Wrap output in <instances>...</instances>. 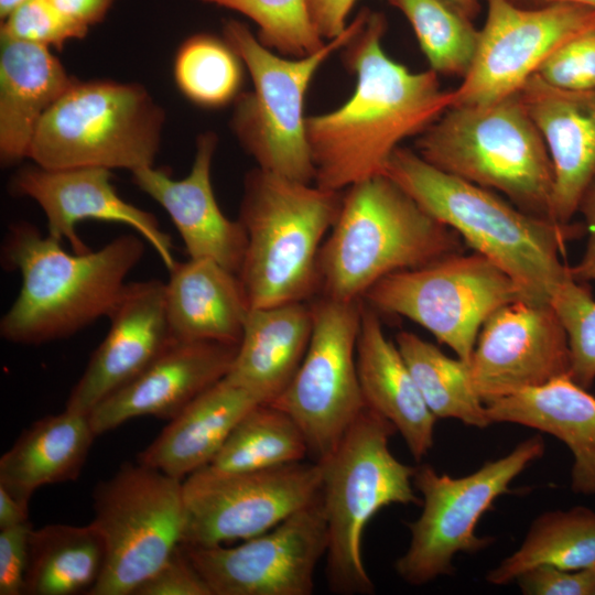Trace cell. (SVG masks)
Segmentation results:
<instances>
[{
    "mask_svg": "<svg viewBox=\"0 0 595 595\" xmlns=\"http://www.w3.org/2000/svg\"><path fill=\"white\" fill-rule=\"evenodd\" d=\"M383 13L368 11L361 29L344 48L345 66L355 75L351 96L338 108L306 117V139L314 184L343 192L383 174L400 143L421 134L453 101L439 75L412 72L382 47Z\"/></svg>",
    "mask_w": 595,
    "mask_h": 595,
    "instance_id": "6da1fadb",
    "label": "cell"
},
{
    "mask_svg": "<svg viewBox=\"0 0 595 595\" xmlns=\"http://www.w3.org/2000/svg\"><path fill=\"white\" fill-rule=\"evenodd\" d=\"M383 174L506 272L523 300L550 304L554 290L571 275L561 255L567 241L585 234L584 225L526 213L491 190L434 167L407 148L394 150Z\"/></svg>",
    "mask_w": 595,
    "mask_h": 595,
    "instance_id": "7a4b0ae2",
    "label": "cell"
},
{
    "mask_svg": "<svg viewBox=\"0 0 595 595\" xmlns=\"http://www.w3.org/2000/svg\"><path fill=\"white\" fill-rule=\"evenodd\" d=\"M143 253L144 242L133 234L118 236L96 251L69 253L61 240L42 235L34 225L13 224L1 261L20 273L21 288L1 318V336L14 344L40 345L108 317Z\"/></svg>",
    "mask_w": 595,
    "mask_h": 595,
    "instance_id": "3957f363",
    "label": "cell"
},
{
    "mask_svg": "<svg viewBox=\"0 0 595 595\" xmlns=\"http://www.w3.org/2000/svg\"><path fill=\"white\" fill-rule=\"evenodd\" d=\"M458 235L385 174L343 192L338 217L317 258L320 293L363 300L382 278L458 252Z\"/></svg>",
    "mask_w": 595,
    "mask_h": 595,
    "instance_id": "277c9868",
    "label": "cell"
},
{
    "mask_svg": "<svg viewBox=\"0 0 595 595\" xmlns=\"http://www.w3.org/2000/svg\"><path fill=\"white\" fill-rule=\"evenodd\" d=\"M343 192L260 167L244 181L239 210L247 247L238 277L250 309L305 302L320 292L317 258Z\"/></svg>",
    "mask_w": 595,
    "mask_h": 595,
    "instance_id": "5b68a950",
    "label": "cell"
},
{
    "mask_svg": "<svg viewBox=\"0 0 595 595\" xmlns=\"http://www.w3.org/2000/svg\"><path fill=\"white\" fill-rule=\"evenodd\" d=\"M415 152L445 173L502 193L526 213L552 219V162L518 93L487 105L451 106L418 136Z\"/></svg>",
    "mask_w": 595,
    "mask_h": 595,
    "instance_id": "8992f818",
    "label": "cell"
},
{
    "mask_svg": "<svg viewBox=\"0 0 595 595\" xmlns=\"http://www.w3.org/2000/svg\"><path fill=\"white\" fill-rule=\"evenodd\" d=\"M394 432L388 420L366 407L333 452L318 462L328 533L326 575L333 593H374L361 553L367 523L386 506L420 501L413 484L416 467L390 451Z\"/></svg>",
    "mask_w": 595,
    "mask_h": 595,
    "instance_id": "52a82bcc",
    "label": "cell"
},
{
    "mask_svg": "<svg viewBox=\"0 0 595 595\" xmlns=\"http://www.w3.org/2000/svg\"><path fill=\"white\" fill-rule=\"evenodd\" d=\"M364 8L338 36L303 57H286L266 47L249 26L224 21L223 37L249 73L253 88L234 101L230 127L258 167L303 183H314V165L306 139L305 96L322 64L364 25Z\"/></svg>",
    "mask_w": 595,
    "mask_h": 595,
    "instance_id": "ba28073f",
    "label": "cell"
},
{
    "mask_svg": "<svg viewBox=\"0 0 595 595\" xmlns=\"http://www.w3.org/2000/svg\"><path fill=\"white\" fill-rule=\"evenodd\" d=\"M165 121L139 84L76 82L40 121L29 155L46 169L153 166Z\"/></svg>",
    "mask_w": 595,
    "mask_h": 595,
    "instance_id": "9c48e42d",
    "label": "cell"
},
{
    "mask_svg": "<svg viewBox=\"0 0 595 595\" xmlns=\"http://www.w3.org/2000/svg\"><path fill=\"white\" fill-rule=\"evenodd\" d=\"M94 526L105 544L102 572L88 595H133L181 545L182 479L127 463L93 495Z\"/></svg>",
    "mask_w": 595,
    "mask_h": 595,
    "instance_id": "30bf717a",
    "label": "cell"
},
{
    "mask_svg": "<svg viewBox=\"0 0 595 595\" xmlns=\"http://www.w3.org/2000/svg\"><path fill=\"white\" fill-rule=\"evenodd\" d=\"M544 450L543 437L536 434L506 456L456 478L430 465L418 466L413 484L422 494V512L408 522L410 543L394 563L397 574L408 584L423 585L451 574L456 553H476L491 544V537L475 532L479 519L499 496L512 493L511 482Z\"/></svg>",
    "mask_w": 595,
    "mask_h": 595,
    "instance_id": "8fae6325",
    "label": "cell"
},
{
    "mask_svg": "<svg viewBox=\"0 0 595 595\" xmlns=\"http://www.w3.org/2000/svg\"><path fill=\"white\" fill-rule=\"evenodd\" d=\"M363 300L377 312L413 321L469 364L486 320L523 299L513 280L484 256L452 252L382 278Z\"/></svg>",
    "mask_w": 595,
    "mask_h": 595,
    "instance_id": "7c38bea8",
    "label": "cell"
},
{
    "mask_svg": "<svg viewBox=\"0 0 595 595\" xmlns=\"http://www.w3.org/2000/svg\"><path fill=\"white\" fill-rule=\"evenodd\" d=\"M311 305L313 328L304 358L286 388L269 403L294 419L309 456L321 462L366 408L356 364L363 300L321 295Z\"/></svg>",
    "mask_w": 595,
    "mask_h": 595,
    "instance_id": "4fadbf2b",
    "label": "cell"
},
{
    "mask_svg": "<svg viewBox=\"0 0 595 595\" xmlns=\"http://www.w3.org/2000/svg\"><path fill=\"white\" fill-rule=\"evenodd\" d=\"M182 545L208 548L261 534L314 500L322 488L318 462L251 472L202 467L182 480Z\"/></svg>",
    "mask_w": 595,
    "mask_h": 595,
    "instance_id": "5bb4252c",
    "label": "cell"
},
{
    "mask_svg": "<svg viewBox=\"0 0 595 595\" xmlns=\"http://www.w3.org/2000/svg\"><path fill=\"white\" fill-rule=\"evenodd\" d=\"M477 48L451 106L487 105L518 93L542 64L573 37L595 29V8L555 3L526 9L486 0Z\"/></svg>",
    "mask_w": 595,
    "mask_h": 595,
    "instance_id": "9a60e30c",
    "label": "cell"
},
{
    "mask_svg": "<svg viewBox=\"0 0 595 595\" xmlns=\"http://www.w3.org/2000/svg\"><path fill=\"white\" fill-rule=\"evenodd\" d=\"M327 545L320 493L272 529L239 545L182 547L213 595H310Z\"/></svg>",
    "mask_w": 595,
    "mask_h": 595,
    "instance_id": "2e32d148",
    "label": "cell"
},
{
    "mask_svg": "<svg viewBox=\"0 0 595 595\" xmlns=\"http://www.w3.org/2000/svg\"><path fill=\"white\" fill-rule=\"evenodd\" d=\"M567 336L551 304L517 300L483 324L469 361L475 392L487 404L566 375Z\"/></svg>",
    "mask_w": 595,
    "mask_h": 595,
    "instance_id": "e0dca14e",
    "label": "cell"
},
{
    "mask_svg": "<svg viewBox=\"0 0 595 595\" xmlns=\"http://www.w3.org/2000/svg\"><path fill=\"white\" fill-rule=\"evenodd\" d=\"M10 187L13 194L37 203L46 217L47 234L66 240L73 252L90 250L76 226L93 219L128 225L152 246L167 270L176 262L170 235L161 229L153 214L119 196L108 169H46L33 164L20 169Z\"/></svg>",
    "mask_w": 595,
    "mask_h": 595,
    "instance_id": "ac0fdd59",
    "label": "cell"
},
{
    "mask_svg": "<svg viewBox=\"0 0 595 595\" xmlns=\"http://www.w3.org/2000/svg\"><path fill=\"white\" fill-rule=\"evenodd\" d=\"M109 331L74 386L65 409L89 414L143 371L174 340L166 316L165 283H128L108 316Z\"/></svg>",
    "mask_w": 595,
    "mask_h": 595,
    "instance_id": "d6986e66",
    "label": "cell"
},
{
    "mask_svg": "<svg viewBox=\"0 0 595 595\" xmlns=\"http://www.w3.org/2000/svg\"><path fill=\"white\" fill-rule=\"evenodd\" d=\"M238 345L173 342L143 371L88 414L96 436L139 416L172 420L227 376Z\"/></svg>",
    "mask_w": 595,
    "mask_h": 595,
    "instance_id": "ffe728a7",
    "label": "cell"
},
{
    "mask_svg": "<svg viewBox=\"0 0 595 595\" xmlns=\"http://www.w3.org/2000/svg\"><path fill=\"white\" fill-rule=\"evenodd\" d=\"M217 141L212 131L197 137L191 171L183 178L153 165L132 172V180L169 214L190 258L212 259L238 274L247 236L239 219L224 215L214 195L210 170Z\"/></svg>",
    "mask_w": 595,
    "mask_h": 595,
    "instance_id": "44dd1931",
    "label": "cell"
},
{
    "mask_svg": "<svg viewBox=\"0 0 595 595\" xmlns=\"http://www.w3.org/2000/svg\"><path fill=\"white\" fill-rule=\"evenodd\" d=\"M518 95L552 162L551 217L567 224L595 177V90L558 88L534 74Z\"/></svg>",
    "mask_w": 595,
    "mask_h": 595,
    "instance_id": "7402d4cb",
    "label": "cell"
},
{
    "mask_svg": "<svg viewBox=\"0 0 595 595\" xmlns=\"http://www.w3.org/2000/svg\"><path fill=\"white\" fill-rule=\"evenodd\" d=\"M358 380L365 405L388 420L400 433L415 461L433 447L436 418L425 404L396 342L363 300L356 346Z\"/></svg>",
    "mask_w": 595,
    "mask_h": 595,
    "instance_id": "603a6c76",
    "label": "cell"
},
{
    "mask_svg": "<svg viewBox=\"0 0 595 595\" xmlns=\"http://www.w3.org/2000/svg\"><path fill=\"white\" fill-rule=\"evenodd\" d=\"M486 405L491 423H515L548 433L573 456L571 489L595 495V397L569 375Z\"/></svg>",
    "mask_w": 595,
    "mask_h": 595,
    "instance_id": "cb8c5ba5",
    "label": "cell"
},
{
    "mask_svg": "<svg viewBox=\"0 0 595 595\" xmlns=\"http://www.w3.org/2000/svg\"><path fill=\"white\" fill-rule=\"evenodd\" d=\"M76 79L51 48L0 35V159L28 158L37 126Z\"/></svg>",
    "mask_w": 595,
    "mask_h": 595,
    "instance_id": "d4e9b609",
    "label": "cell"
},
{
    "mask_svg": "<svg viewBox=\"0 0 595 595\" xmlns=\"http://www.w3.org/2000/svg\"><path fill=\"white\" fill-rule=\"evenodd\" d=\"M165 282L174 342L239 345L250 306L238 274L207 258L176 261Z\"/></svg>",
    "mask_w": 595,
    "mask_h": 595,
    "instance_id": "484cf974",
    "label": "cell"
},
{
    "mask_svg": "<svg viewBox=\"0 0 595 595\" xmlns=\"http://www.w3.org/2000/svg\"><path fill=\"white\" fill-rule=\"evenodd\" d=\"M262 402L225 376L170 420L138 462L183 480L207 466L241 418Z\"/></svg>",
    "mask_w": 595,
    "mask_h": 595,
    "instance_id": "4316f807",
    "label": "cell"
},
{
    "mask_svg": "<svg viewBox=\"0 0 595 595\" xmlns=\"http://www.w3.org/2000/svg\"><path fill=\"white\" fill-rule=\"evenodd\" d=\"M313 328L311 302L250 309L227 374L263 402L274 400L293 379Z\"/></svg>",
    "mask_w": 595,
    "mask_h": 595,
    "instance_id": "83f0119b",
    "label": "cell"
},
{
    "mask_svg": "<svg viewBox=\"0 0 595 595\" xmlns=\"http://www.w3.org/2000/svg\"><path fill=\"white\" fill-rule=\"evenodd\" d=\"M95 437L88 414L65 409L35 421L1 456L0 487L29 506L40 487L79 476Z\"/></svg>",
    "mask_w": 595,
    "mask_h": 595,
    "instance_id": "f1b7e54d",
    "label": "cell"
},
{
    "mask_svg": "<svg viewBox=\"0 0 595 595\" xmlns=\"http://www.w3.org/2000/svg\"><path fill=\"white\" fill-rule=\"evenodd\" d=\"M105 556L104 540L93 522L32 528L24 594H88L102 572Z\"/></svg>",
    "mask_w": 595,
    "mask_h": 595,
    "instance_id": "f546056e",
    "label": "cell"
},
{
    "mask_svg": "<svg viewBox=\"0 0 595 595\" xmlns=\"http://www.w3.org/2000/svg\"><path fill=\"white\" fill-rule=\"evenodd\" d=\"M564 570L595 569V511L576 506L540 515L530 526L521 545L488 572L493 585L516 581L537 565Z\"/></svg>",
    "mask_w": 595,
    "mask_h": 595,
    "instance_id": "4dcf8cb0",
    "label": "cell"
},
{
    "mask_svg": "<svg viewBox=\"0 0 595 595\" xmlns=\"http://www.w3.org/2000/svg\"><path fill=\"white\" fill-rule=\"evenodd\" d=\"M396 344L436 419H456L479 429L491 424L485 403L474 390L468 363L448 357L408 331L397 334Z\"/></svg>",
    "mask_w": 595,
    "mask_h": 595,
    "instance_id": "1f68e13d",
    "label": "cell"
},
{
    "mask_svg": "<svg viewBox=\"0 0 595 595\" xmlns=\"http://www.w3.org/2000/svg\"><path fill=\"white\" fill-rule=\"evenodd\" d=\"M306 439L294 419L262 402L249 410L207 465L221 472H251L304 461Z\"/></svg>",
    "mask_w": 595,
    "mask_h": 595,
    "instance_id": "d6a6232c",
    "label": "cell"
},
{
    "mask_svg": "<svg viewBox=\"0 0 595 595\" xmlns=\"http://www.w3.org/2000/svg\"><path fill=\"white\" fill-rule=\"evenodd\" d=\"M244 67L224 37L196 33L177 50L173 74L190 101L213 109L234 102L242 93Z\"/></svg>",
    "mask_w": 595,
    "mask_h": 595,
    "instance_id": "836d02e7",
    "label": "cell"
},
{
    "mask_svg": "<svg viewBox=\"0 0 595 595\" xmlns=\"http://www.w3.org/2000/svg\"><path fill=\"white\" fill-rule=\"evenodd\" d=\"M411 24L430 69L464 77L469 71L479 31L472 20L443 0H387Z\"/></svg>",
    "mask_w": 595,
    "mask_h": 595,
    "instance_id": "e575fe53",
    "label": "cell"
},
{
    "mask_svg": "<svg viewBox=\"0 0 595 595\" xmlns=\"http://www.w3.org/2000/svg\"><path fill=\"white\" fill-rule=\"evenodd\" d=\"M239 12L255 22L262 45L286 57L315 53L326 41L312 23L307 0H198Z\"/></svg>",
    "mask_w": 595,
    "mask_h": 595,
    "instance_id": "d590c367",
    "label": "cell"
},
{
    "mask_svg": "<svg viewBox=\"0 0 595 595\" xmlns=\"http://www.w3.org/2000/svg\"><path fill=\"white\" fill-rule=\"evenodd\" d=\"M550 304L567 336V375L588 390L595 381V300L582 282L570 275L554 290Z\"/></svg>",
    "mask_w": 595,
    "mask_h": 595,
    "instance_id": "8d00e7d4",
    "label": "cell"
},
{
    "mask_svg": "<svg viewBox=\"0 0 595 595\" xmlns=\"http://www.w3.org/2000/svg\"><path fill=\"white\" fill-rule=\"evenodd\" d=\"M88 30L66 18L50 0H23L1 20L0 35L62 48Z\"/></svg>",
    "mask_w": 595,
    "mask_h": 595,
    "instance_id": "74e56055",
    "label": "cell"
},
{
    "mask_svg": "<svg viewBox=\"0 0 595 595\" xmlns=\"http://www.w3.org/2000/svg\"><path fill=\"white\" fill-rule=\"evenodd\" d=\"M537 75L548 84L569 90H595V29L559 47Z\"/></svg>",
    "mask_w": 595,
    "mask_h": 595,
    "instance_id": "f35d334b",
    "label": "cell"
},
{
    "mask_svg": "<svg viewBox=\"0 0 595 595\" xmlns=\"http://www.w3.org/2000/svg\"><path fill=\"white\" fill-rule=\"evenodd\" d=\"M133 595H213L207 583L180 545Z\"/></svg>",
    "mask_w": 595,
    "mask_h": 595,
    "instance_id": "ab89813d",
    "label": "cell"
},
{
    "mask_svg": "<svg viewBox=\"0 0 595 595\" xmlns=\"http://www.w3.org/2000/svg\"><path fill=\"white\" fill-rule=\"evenodd\" d=\"M515 582L526 595H595V569L542 564L524 571Z\"/></svg>",
    "mask_w": 595,
    "mask_h": 595,
    "instance_id": "60d3db41",
    "label": "cell"
},
{
    "mask_svg": "<svg viewBox=\"0 0 595 595\" xmlns=\"http://www.w3.org/2000/svg\"><path fill=\"white\" fill-rule=\"evenodd\" d=\"M30 522L0 529V594L21 595L29 564Z\"/></svg>",
    "mask_w": 595,
    "mask_h": 595,
    "instance_id": "b9f144b4",
    "label": "cell"
},
{
    "mask_svg": "<svg viewBox=\"0 0 595 595\" xmlns=\"http://www.w3.org/2000/svg\"><path fill=\"white\" fill-rule=\"evenodd\" d=\"M356 1L307 0L312 23L325 41L332 40L344 32L348 25V15Z\"/></svg>",
    "mask_w": 595,
    "mask_h": 595,
    "instance_id": "7bdbcfd3",
    "label": "cell"
},
{
    "mask_svg": "<svg viewBox=\"0 0 595 595\" xmlns=\"http://www.w3.org/2000/svg\"><path fill=\"white\" fill-rule=\"evenodd\" d=\"M577 212L584 217L588 239L582 259L570 267V273L578 282L595 281V177L584 191Z\"/></svg>",
    "mask_w": 595,
    "mask_h": 595,
    "instance_id": "ee69618b",
    "label": "cell"
},
{
    "mask_svg": "<svg viewBox=\"0 0 595 595\" xmlns=\"http://www.w3.org/2000/svg\"><path fill=\"white\" fill-rule=\"evenodd\" d=\"M66 18L89 30L101 22L116 0H50Z\"/></svg>",
    "mask_w": 595,
    "mask_h": 595,
    "instance_id": "f6af8a7d",
    "label": "cell"
},
{
    "mask_svg": "<svg viewBox=\"0 0 595 595\" xmlns=\"http://www.w3.org/2000/svg\"><path fill=\"white\" fill-rule=\"evenodd\" d=\"M29 506L0 487V529L29 522Z\"/></svg>",
    "mask_w": 595,
    "mask_h": 595,
    "instance_id": "bcb514c9",
    "label": "cell"
},
{
    "mask_svg": "<svg viewBox=\"0 0 595 595\" xmlns=\"http://www.w3.org/2000/svg\"><path fill=\"white\" fill-rule=\"evenodd\" d=\"M457 12L463 14L469 20H474L480 11L479 0H443Z\"/></svg>",
    "mask_w": 595,
    "mask_h": 595,
    "instance_id": "7dc6e473",
    "label": "cell"
},
{
    "mask_svg": "<svg viewBox=\"0 0 595 595\" xmlns=\"http://www.w3.org/2000/svg\"><path fill=\"white\" fill-rule=\"evenodd\" d=\"M23 0H0V18L4 19Z\"/></svg>",
    "mask_w": 595,
    "mask_h": 595,
    "instance_id": "c3c4849f",
    "label": "cell"
},
{
    "mask_svg": "<svg viewBox=\"0 0 595 595\" xmlns=\"http://www.w3.org/2000/svg\"><path fill=\"white\" fill-rule=\"evenodd\" d=\"M566 2L577 3L591 8H595V0H563Z\"/></svg>",
    "mask_w": 595,
    "mask_h": 595,
    "instance_id": "681fc988",
    "label": "cell"
}]
</instances>
